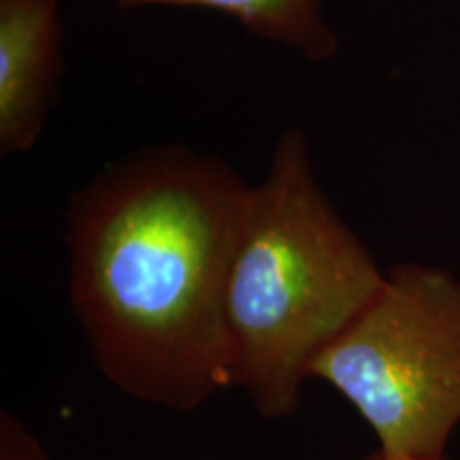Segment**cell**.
<instances>
[{"mask_svg": "<svg viewBox=\"0 0 460 460\" xmlns=\"http://www.w3.org/2000/svg\"><path fill=\"white\" fill-rule=\"evenodd\" d=\"M250 190L217 160L163 149L75 197L71 305L119 393L188 413L233 386L224 301Z\"/></svg>", "mask_w": 460, "mask_h": 460, "instance_id": "obj_1", "label": "cell"}, {"mask_svg": "<svg viewBox=\"0 0 460 460\" xmlns=\"http://www.w3.org/2000/svg\"><path fill=\"white\" fill-rule=\"evenodd\" d=\"M362 241L315 181L303 132L252 186L226 279L233 386L267 420L301 410L309 365L382 290Z\"/></svg>", "mask_w": 460, "mask_h": 460, "instance_id": "obj_2", "label": "cell"}, {"mask_svg": "<svg viewBox=\"0 0 460 460\" xmlns=\"http://www.w3.org/2000/svg\"><path fill=\"white\" fill-rule=\"evenodd\" d=\"M396 460H446L460 424V279L401 264L358 318L309 365Z\"/></svg>", "mask_w": 460, "mask_h": 460, "instance_id": "obj_3", "label": "cell"}, {"mask_svg": "<svg viewBox=\"0 0 460 460\" xmlns=\"http://www.w3.org/2000/svg\"><path fill=\"white\" fill-rule=\"evenodd\" d=\"M60 58L58 0H0V152H28L43 130Z\"/></svg>", "mask_w": 460, "mask_h": 460, "instance_id": "obj_4", "label": "cell"}, {"mask_svg": "<svg viewBox=\"0 0 460 460\" xmlns=\"http://www.w3.org/2000/svg\"><path fill=\"white\" fill-rule=\"evenodd\" d=\"M122 7H207L237 17L262 37L324 60L335 54V32L322 17L320 0H119Z\"/></svg>", "mask_w": 460, "mask_h": 460, "instance_id": "obj_5", "label": "cell"}, {"mask_svg": "<svg viewBox=\"0 0 460 460\" xmlns=\"http://www.w3.org/2000/svg\"><path fill=\"white\" fill-rule=\"evenodd\" d=\"M0 460H54L41 441L4 410L0 413Z\"/></svg>", "mask_w": 460, "mask_h": 460, "instance_id": "obj_6", "label": "cell"}, {"mask_svg": "<svg viewBox=\"0 0 460 460\" xmlns=\"http://www.w3.org/2000/svg\"><path fill=\"white\" fill-rule=\"evenodd\" d=\"M365 460H396V458H390V456H386V454H384V452H376V454H371V456L369 458H365Z\"/></svg>", "mask_w": 460, "mask_h": 460, "instance_id": "obj_7", "label": "cell"}]
</instances>
